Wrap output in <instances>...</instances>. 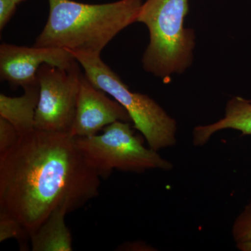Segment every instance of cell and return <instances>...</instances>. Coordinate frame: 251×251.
<instances>
[{
	"instance_id": "obj_11",
	"label": "cell",
	"mask_w": 251,
	"mask_h": 251,
	"mask_svg": "<svg viewBox=\"0 0 251 251\" xmlns=\"http://www.w3.org/2000/svg\"><path fill=\"white\" fill-rule=\"evenodd\" d=\"M68 211L58 208L30 235L33 251H72V237L65 224Z\"/></svg>"
},
{
	"instance_id": "obj_10",
	"label": "cell",
	"mask_w": 251,
	"mask_h": 251,
	"mask_svg": "<svg viewBox=\"0 0 251 251\" xmlns=\"http://www.w3.org/2000/svg\"><path fill=\"white\" fill-rule=\"evenodd\" d=\"M232 128L239 130L243 135H251V103L240 97L229 100L226 105L224 118L216 123L198 126L193 132L195 146H202L213 134L221 130Z\"/></svg>"
},
{
	"instance_id": "obj_3",
	"label": "cell",
	"mask_w": 251,
	"mask_h": 251,
	"mask_svg": "<svg viewBox=\"0 0 251 251\" xmlns=\"http://www.w3.org/2000/svg\"><path fill=\"white\" fill-rule=\"evenodd\" d=\"M188 0H147L142 5L136 22L150 31V44L143 54L147 72L166 78L181 74L191 64L195 35L184 27Z\"/></svg>"
},
{
	"instance_id": "obj_14",
	"label": "cell",
	"mask_w": 251,
	"mask_h": 251,
	"mask_svg": "<svg viewBox=\"0 0 251 251\" xmlns=\"http://www.w3.org/2000/svg\"><path fill=\"white\" fill-rule=\"evenodd\" d=\"M18 139V134L14 126L0 117V154L9 151Z\"/></svg>"
},
{
	"instance_id": "obj_8",
	"label": "cell",
	"mask_w": 251,
	"mask_h": 251,
	"mask_svg": "<svg viewBox=\"0 0 251 251\" xmlns=\"http://www.w3.org/2000/svg\"><path fill=\"white\" fill-rule=\"evenodd\" d=\"M131 121L126 109L107 97L105 92L91 82L85 74L81 75L76 112L71 135L75 138L97 135L114 122Z\"/></svg>"
},
{
	"instance_id": "obj_9",
	"label": "cell",
	"mask_w": 251,
	"mask_h": 251,
	"mask_svg": "<svg viewBox=\"0 0 251 251\" xmlns=\"http://www.w3.org/2000/svg\"><path fill=\"white\" fill-rule=\"evenodd\" d=\"M38 80V79H37ZM24 93L18 97L0 94V117L9 122L18 136L31 133L35 128V114L39 98V81L23 87Z\"/></svg>"
},
{
	"instance_id": "obj_17",
	"label": "cell",
	"mask_w": 251,
	"mask_h": 251,
	"mask_svg": "<svg viewBox=\"0 0 251 251\" xmlns=\"http://www.w3.org/2000/svg\"><path fill=\"white\" fill-rule=\"evenodd\" d=\"M13 1H15V2L16 3V4H19V3H21V1H23V0H13Z\"/></svg>"
},
{
	"instance_id": "obj_15",
	"label": "cell",
	"mask_w": 251,
	"mask_h": 251,
	"mask_svg": "<svg viewBox=\"0 0 251 251\" xmlns=\"http://www.w3.org/2000/svg\"><path fill=\"white\" fill-rule=\"evenodd\" d=\"M16 5L13 0H0V30L4 29L14 14Z\"/></svg>"
},
{
	"instance_id": "obj_7",
	"label": "cell",
	"mask_w": 251,
	"mask_h": 251,
	"mask_svg": "<svg viewBox=\"0 0 251 251\" xmlns=\"http://www.w3.org/2000/svg\"><path fill=\"white\" fill-rule=\"evenodd\" d=\"M72 54L59 48L0 46V77L14 87H25L37 81L38 71L43 64L67 68L75 62Z\"/></svg>"
},
{
	"instance_id": "obj_2",
	"label": "cell",
	"mask_w": 251,
	"mask_h": 251,
	"mask_svg": "<svg viewBox=\"0 0 251 251\" xmlns=\"http://www.w3.org/2000/svg\"><path fill=\"white\" fill-rule=\"evenodd\" d=\"M49 16L34 46L100 54L122 29L136 22L143 0L101 4L49 0Z\"/></svg>"
},
{
	"instance_id": "obj_13",
	"label": "cell",
	"mask_w": 251,
	"mask_h": 251,
	"mask_svg": "<svg viewBox=\"0 0 251 251\" xmlns=\"http://www.w3.org/2000/svg\"><path fill=\"white\" fill-rule=\"evenodd\" d=\"M232 234L237 243L251 241V209H248L234 223Z\"/></svg>"
},
{
	"instance_id": "obj_6",
	"label": "cell",
	"mask_w": 251,
	"mask_h": 251,
	"mask_svg": "<svg viewBox=\"0 0 251 251\" xmlns=\"http://www.w3.org/2000/svg\"><path fill=\"white\" fill-rule=\"evenodd\" d=\"M78 64L75 59L67 68L47 64L39 68L36 75L39 98L35 114L36 129L71 133L82 75Z\"/></svg>"
},
{
	"instance_id": "obj_12",
	"label": "cell",
	"mask_w": 251,
	"mask_h": 251,
	"mask_svg": "<svg viewBox=\"0 0 251 251\" xmlns=\"http://www.w3.org/2000/svg\"><path fill=\"white\" fill-rule=\"evenodd\" d=\"M27 238L30 239L29 234L17 220L0 213V242L16 239L23 244Z\"/></svg>"
},
{
	"instance_id": "obj_1",
	"label": "cell",
	"mask_w": 251,
	"mask_h": 251,
	"mask_svg": "<svg viewBox=\"0 0 251 251\" xmlns=\"http://www.w3.org/2000/svg\"><path fill=\"white\" fill-rule=\"evenodd\" d=\"M100 184L70 133L35 129L0 154V213L29 237L58 208L72 212L97 198Z\"/></svg>"
},
{
	"instance_id": "obj_5",
	"label": "cell",
	"mask_w": 251,
	"mask_h": 251,
	"mask_svg": "<svg viewBox=\"0 0 251 251\" xmlns=\"http://www.w3.org/2000/svg\"><path fill=\"white\" fill-rule=\"evenodd\" d=\"M75 138L81 151L100 177H108L113 170L143 173L173 168L171 162L152 149L144 146L130 128L129 122H114L104 128L102 134Z\"/></svg>"
},
{
	"instance_id": "obj_16",
	"label": "cell",
	"mask_w": 251,
	"mask_h": 251,
	"mask_svg": "<svg viewBox=\"0 0 251 251\" xmlns=\"http://www.w3.org/2000/svg\"><path fill=\"white\" fill-rule=\"evenodd\" d=\"M237 248L243 251H251V241L237 243Z\"/></svg>"
},
{
	"instance_id": "obj_4",
	"label": "cell",
	"mask_w": 251,
	"mask_h": 251,
	"mask_svg": "<svg viewBox=\"0 0 251 251\" xmlns=\"http://www.w3.org/2000/svg\"><path fill=\"white\" fill-rule=\"evenodd\" d=\"M70 52L83 68L91 82L126 109L135 128L143 135L150 148L158 151L176 144V122L156 101L148 96L128 90L100 54Z\"/></svg>"
}]
</instances>
